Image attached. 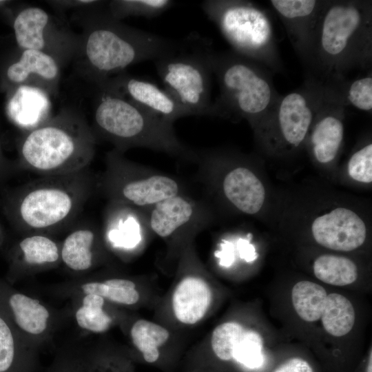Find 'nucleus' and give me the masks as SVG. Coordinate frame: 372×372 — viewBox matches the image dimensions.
<instances>
[{
	"mask_svg": "<svg viewBox=\"0 0 372 372\" xmlns=\"http://www.w3.org/2000/svg\"><path fill=\"white\" fill-rule=\"evenodd\" d=\"M112 89L143 108L174 124L188 112L165 89L149 81L132 76L125 71L105 81L98 87Z\"/></svg>",
	"mask_w": 372,
	"mask_h": 372,
	"instance_id": "obj_20",
	"label": "nucleus"
},
{
	"mask_svg": "<svg viewBox=\"0 0 372 372\" xmlns=\"http://www.w3.org/2000/svg\"><path fill=\"white\" fill-rule=\"evenodd\" d=\"M61 242L51 235L32 233L14 242L8 254L7 282H14L58 267L61 262Z\"/></svg>",
	"mask_w": 372,
	"mask_h": 372,
	"instance_id": "obj_17",
	"label": "nucleus"
},
{
	"mask_svg": "<svg viewBox=\"0 0 372 372\" xmlns=\"http://www.w3.org/2000/svg\"><path fill=\"white\" fill-rule=\"evenodd\" d=\"M177 262L176 277L167 298V311L176 324L192 327L208 315L214 293L194 242L183 250Z\"/></svg>",
	"mask_w": 372,
	"mask_h": 372,
	"instance_id": "obj_12",
	"label": "nucleus"
},
{
	"mask_svg": "<svg viewBox=\"0 0 372 372\" xmlns=\"http://www.w3.org/2000/svg\"><path fill=\"white\" fill-rule=\"evenodd\" d=\"M273 372H313L309 364L299 358L289 359L277 367Z\"/></svg>",
	"mask_w": 372,
	"mask_h": 372,
	"instance_id": "obj_37",
	"label": "nucleus"
},
{
	"mask_svg": "<svg viewBox=\"0 0 372 372\" xmlns=\"http://www.w3.org/2000/svg\"><path fill=\"white\" fill-rule=\"evenodd\" d=\"M313 273L323 282L344 286L354 282L358 278V268L350 259L339 256L324 254L314 261Z\"/></svg>",
	"mask_w": 372,
	"mask_h": 372,
	"instance_id": "obj_32",
	"label": "nucleus"
},
{
	"mask_svg": "<svg viewBox=\"0 0 372 372\" xmlns=\"http://www.w3.org/2000/svg\"><path fill=\"white\" fill-rule=\"evenodd\" d=\"M92 128L124 153L135 147L147 148L194 161L196 151L177 137L173 123L154 114L119 92L99 87Z\"/></svg>",
	"mask_w": 372,
	"mask_h": 372,
	"instance_id": "obj_5",
	"label": "nucleus"
},
{
	"mask_svg": "<svg viewBox=\"0 0 372 372\" xmlns=\"http://www.w3.org/2000/svg\"><path fill=\"white\" fill-rule=\"evenodd\" d=\"M70 300L71 313L76 325L88 333H106L116 325L121 326L130 316L126 309L96 295L83 294Z\"/></svg>",
	"mask_w": 372,
	"mask_h": 372,
	"instance_id": "obj_27",
	"label": "nucleus"
},
{
	"mask_svg": "<svg viewBox=\"0 0 372 372\" xmlns=\"http://www.w3.org/2000/svg\"><path fill=\"white\" fill-rule=\"evenodd\" d=\"M367 372H371V355L370 357L369 362L368 364Z\"/></svg>",
	"mask_w": 372,
	"mask_h": 372,
	"instance_id": "obj_44",
	"label": "nucleus"
},
{
	"mask_svg": "<svg viewBox=\"0 0 372 372\" xmlns=\"http://www.w3.org/2000/svg\"><path fill=\"white\" fill-rule=\"evenodd\" d=\"M349 176L355 181L370 183L372 181V144L369 143L355 152L347 164Z\"/></svg>",
	"mask_w": 372,
	"mask_h": 372,
	"instance_id": "obj_35",
	"label": "nucleus"
},
{
	"mask_svg": "<svg viewBox=\"0 0 372 372\" xmlns=\"http://www.w3.org/2000/svg\"><path fill=\"white\" fill-rule=\"evenodd\" d=\"M211 41L196 32L154 61L165 90L189 116H214Z\"/></svg>",
	"mask_w": 372,
	"mask_h": 372,
	"instance_id": "obj_7",
	"label": "nucleus"
},
{
	"mask_svg": "<svg viewBox=\"0 0 372 372\" xmlns=\"http://www.w3.org/2000/svg\"><path fill=\"white\" fill-rule=\"evenodd\" d=\"M329 86L305 77L297 89L280 98L255 128L266 134L269 145L276 149L299 148L307 138Z\"/></svg>",
	"mask_w": 372,
	"mask_h": 372,
	"instance_id": "obj_10",
	"label": "nucleus"
},
{
	"mask_svg": "<svg viewBox=\"0 0 372 372\" xmlns=\"http://www.w3.org/2000/svg\"><path fill=\"white\" fill-rule=\"evenodd\" d=\"M347 107L339 92L329 86L307 137L312 154L320 163H331L342 147Z\"/></svg>",
	"mask_w": 372,
	"mask_h": 372,
	"instance_id": "obj_18",
	"label": "nucleus"
},
{
	"mask_svg": "<svg viewBox=\"0 0 372 372\" xmlns=\"http://www.w3.org/2000/svg\"><path fill=\"white\" fill-rule=\"evenodd\" d=\"M96 136L81 112L62 108L39 126L23 132L17 144V165L41 176L76 172L92 161Z\"/></svg>",
	"mask_w": 372,
	"mask_h": 372,
	"instance_id": "obj_4",
	"label": "nucleus"
},
{
	"mask_svg": "<svg viewBox=\"0 0 372 372\" xmlns=\"http://www.w3.org/2000/svg\"><path fill=\"white\" fill-rule=\"evenodd\" d=\"M108 254L101 230L91 224L75 226L61 242V264L78 276H83L103 265Z\"/></svg>",
	"mask_w": 372,
	"mask_h": 372,
	"instance_id": "obj_21",
	"label": "nucleus"
},
{
	"mask_svg": "<svg viewBox=\"0 0 372 372\" xmlns=\"http://www.w3.org/2000/svg\"><path fill=\"white\" fill-rule=\"evenodd\" d=\"M324 329L333 336L347 334L355 322V311L351 302L339 293L327 295L320 317Z\"/></svg>",
	"mask_w": 372,
	"mask_h": 372,
	"instance_id": "obj_30",
	"label": "nucleus"
},
{
	"mask_svg": "<svg viewBox=\"0 0 372 372\" xmlns=\"http://www.w3.org/2000/svg\"><path fill=\"white\" fill-rule=\"evenodd\" d=\"M340 94L346 106L371 113L372 110V72L351 81H345L334 87Z\"/></svg>",
	"mask_w": 372,
	"mask_h": 372,
	"instance_id": "obj_34",
	"label": "nucleus"
},
{
	"mask_svg": "<svg viewBox=\"0 0 372 372\" xmlns=\"http://www.w3.org/2000/svg\"><path fill=\"white\" fill-rule=\"evenodd\" d=\"M149 230L163 240L167 254L178 260L195 236L208 225L210 212L204 201L185 193L168 198L143 211Z\"/></svg>",
	"mask_w": 372,
	"mask_h": 372,
	"instance_id": "obj_11",
	"label": "nucleus"
},
{
	"mask_svg": "<svg viewBox=\"0 0 372 372\" xmlns=\"http://www.w3.org/2000/svg\"><path fill=\"white\" fill-rule=\"evenodd\" d=\"M311 233L316 242L326 248L350 251L364 243L366 228L355 212L337 207L317 217L312 223Z\"/></svg>",
	"mask_w": 372,
	"mask_h": 372,
	"instance_id": "obj_22",
	"label": "nucleus"
},
{
	"mask_svg": "<svg viewBox=\"0 0 372 372\" xmlns=\"http://www.w3.org/2000/svg\"><path fill=\"white\" fill-rule=\"evenodd\" d=\"M48 3L59 10L71 8H84L94 6L100 1L92 0H75V1H48Z\"/></svg>",
	"mask_w": 372,
	"mask_h": 372,
	"instance_id": "obj_38",
	"label": "nucleus"
},
{
	"mask_svg": "<svg viewBox=\"0 0 372 372\" xmlns=\"http://www.w3.org/2000/svg\"><path fill=\"white\" fill-rule=\"evenodd\" d=\"M17 60L9 64L2 74L3 85L9 90L22 85H34L47 91L51 96L58 92L60 63L52 56L33 50H20Z\"/></svg>",
	"mask_w": 372,
	"mask_h": 372,
	"instance_id": "obj_23",
	"label": "nucleus"
},
{
	"mask_svg": "<svg viewBox=\"0 0 372 372\" xmlns=\"http://www.w3.org/2000/svg\"><path fill=\"white\" fill-rule=\"evenodd\" d=\"M372 65V1L326 0L317 20L305 77L336 87Z\"/></svg>",
	"mask_w": 372,
	"mask_h": 372,
	"instance_id": "obj_1",
	"label": "nucleus"
},
{
	"mask_svg": "<svg viewBox=\"0 0 372 372\" xmlns=\"http://www.w3.org/2000/svg\"><path fill=\"white\" fill-rule=\"evenodd\" d=\"M211 65L220 89L213 102L214 116L245 118L256 128L280 96L274 74L234 51L214 50Z\"/></svg>",
	"mask_w": 372,
	"mask_h": 372,
	"instance_id": "obj_6",
	"label": "nucleus"
},
{
	"mask_svg": "<svg viewBox=\"0 0 372 372\" xmlns=\"http://www.w3.org/2000/svg\"><path fill=\"white\" fill-rule=\"evenodd\" d=\"M238 248L240 258L246 262L254 261L258 256L254 245L250 244L249 240L239 239Z\"/></svg>",
	"mask_w": 372,
	"mask_h": 372,
	"instance_id": "obj_40",
	"label": "nucleus"
},
{
	"mask_svg": "<svg viewBox=\"0 0 372 372\" xmlns=\"http://www.w3.org/2000/svg\"><path fill=\"white\" fill-rule=\"evenodd\" d=\"M48 372H87L83 354L61 352L55 358Z\"/></svg>",
	"mask_w": 372,
	"mask_h": 372,
	"instance_id": "obj_36",
	"label": "nucleus"
},
{
	"mask_svg": "<svg viewBox=\"0 0 372 372\" xmlns=\"http://www.w3.org/2000/svg\"><path fill=\"white\" fill-rule=\"evenodd\" d=\"M147 230L149 231L143 211L121 203L109 202L101 229L109 251L121 256L134 254L140 248Z\"/></svg>",
	"mask_w": 372,
	"mask_h": 372,
	"instance_id": "obj_19",
	"label": "nucleus"
},
{
	"mask_svg": "<svg viewBox=\"0 0 372 372\" xmlns=\"http://www.w3.org/2000/svg\"><path fill=\"white\" fill-rule=\"evenodd\" d=\"M4 238H5L4 231L1 225H0V248L2 247V245L4 242Z\"/></svg>",
	"mask_w": 372,
	"mask_h": 372,
	"instance_id": "obj_43",
	"label": "nucleus"
},
{
	"mask_svg": "<svg viewBox=\"0 0 372 372\" xmlns=\"http://www.w3.org/2000/svg\"><path fill=\"white\" fill-rule=\"evenodd\" d=\"M326 0H270L293 50L304 65L314 28Z\"/></svg>",
	"mask_w": 372,
	"mask_h": 372,
	"instance_id": "obj_24",
	"label": "nucleus"
},
{
	"mask_svg": "<svg viewBox=\"0 0 372 372\" xmlns=\"http://www.w3.org/2000/svg\"><path fill=\"white\" fill-rule=\"evenodd\" d=\"M221 251H217L216 256L220 258V265L228 267L234 260L233 245L228 241H223L221 244Z\"/></svg>",
	"mask_w": 372,
	"mask_h": 372,
	"instance_id": "obj_39",
	"label": "nucleus"
},
{
	"mask_svg": "<svg viewBox=\"0 0 372 372\" xmlns=\"http://www.w3.org/2000/svg\"><path fill=\"white\" fill-rule=\"evenodd\" d=\"M218 186L226 200L242 213L255 214L263 205L265 198L263 184L247 167H231L220 179Z\"/></svg>",
	"mask_w": 372,
	"mask_h": 372,
	"instance_id": "obj_26",
	"label": "nucleus"
},
{
	"mask_svg": "<svg viewBox=\"0 0 372 372\" xmlns=\"http://www.w3.org/2000/svg\"><path fill=\"white\" fill-rule=\"evenodd\" d=\"M7 92V115L23 132L39 126L52 116L51 96L45 90L22 85Z\"/></svg>",
	"mask_w": 372,
	"mask_h": 372,
	"instance_id": "obj_25",
	"label": "nucleus"
},
{
	"mask_svg": "<svg viewBox=\"0 0 372 372\" xmlns=\"http://www.w3.org/2000/svg\"><path fill=\"white\" fill-rule=\"evenodd\" d=\"M37 352L0 309V372H33Z\"/></svg>",
	"mask_w": 372,
	"mask_h": 372,
	"instance_id": "obj_28",
	"label": "nucleus"
},
{
	"mask_svg": "<svg viewBox=\"0 0 372 372\" xmlns=\"http://www.w3.org/2000/svg\"><path fill=\"white\" fill-rule=\"evenodd\" d=\"M136 278L112 275L104 277H79L54 287V293L71 299L83 294H94L124 309H135L144 302L145 292Z\"/></svg>",
	"mask_w": 372,
	"mask_h": 372,
	"instance_id": "obj_16",
	"label": "nucleus"
},
{
	"mask_svg": "<svg viewBox=\"0 0 372 372\" xmlns=\"http://www.w3.org/2000/svg\"><path fill=\"white\" fill-rule=\"evenodd\" d=\"M233 51L258 63L273 74L284 70L269 12L245 0H207L201 3Z\"/></svg>",
	"mask_w": 372,
	"mask_h": 372,
	"instance_id": "obj_8",
	"label": "nucleus"
},
{
	"mask_svg": "<svg viewBox=\"0 0 372 372\" xmlns=\"http://www.w3.org/2000/svg\"><path fill=\"white\" fill-rule=\"evenodd\" d=\"M0 309L22 338L37 350L53 335L64 313L0 279Z\"/></svg>",
	"mask_w": 372,
	"mask_h": 372,
	"instance_id": "obj_14",
	"label": "nucleus"
},
{
	"mask_svg": "<svg viewBox=\"0 0 372 372\" xmlns=\"http://www.w3.org/2000/svg\"><path fill=\"white\" fill-rule=\"evenodd\" d=\"M88 168L63 175L43 176L18 187L4 209L12 225L24 234L51 235L76 218L96 187Z\"/></svg>",
	"mask_w": 372,
	"mask_h": 372,
	"instance_id": "obj_3",
	"label": "nucleus"
},
{
	"mask_svg": "<svg viewBox=\"0 0 372 372\" xmlns=\"http://www.w3.org/2000/svg\"><path fill=\"white\" fill-rule=\"evenodd\" d=\"M96 187L108 202L121 203L142 211L185 192L178 179L130 161L114 148L106 154L105 167L97 179Z\"/></svg>",
	"mask_w": 372,
	"mask_h": 372,
	"instance_id": "obj_9",
	"label": "nucleus"
},
{
	"mask_svg": "<svg viewBox=\"0 0 372 372\" xmlns=\"http://www.w3.org/2000/svg\"><path fill=\"white\" fill-rule=\"evenodd\" d=\"M19 50H33L54 57L61 65L75 58L80 36L62 19L43 9L28 6L20 10L12 23Z\"/></svg>",
	"mask_w": 372,
	"mask_h": 372,
	"instance_id": "obj_13",
	"label": "nucleus"
},
{
	"mask_svg": "<svg viewBox=\"0 0 372 372\" xmlns=\"http://www.w3.org/2000/svg\"><path fill=\"white\" fill-rule=\"evenodd\" d=\"M9 168V163L3 154L0 144V180L8 174Z\"/></svg>",
	"mask_w": 372,
	"mask_h": 372,
	"instance_id": "obj_41",
	"label": "nucleus"
},
{
	"mask_svg": "<svg viewBox=\"0 0 372 372\" xmlns=\"http://www.w3.org/2000/svg\"><path fill=\"white\" fill-rule=\"evenodd\" d=\"M173 3L169 0H114L108 1L106 10L118 21L132 16L152 19L168 10Z\"/></svg>",
	"mask_w": 372,
	"mask_h": 372,
	"instance_id": "obj_33",
	"label": "nucleus"
},
{
	"mask_svg": "<svg viewBox=\"0 0 372 372\" xmlns=\"http://www.w3.org/2000/svg\"><path fill=\"white\" fill-rule=\"evenodd\" d=\"M186 372H214V368L211 366H199L186 370Z\"/></svg>",
	"mask_w": 372,
	"mask_h": 372,
	"instance_id": "obj_42",
	"label": "nucleus"
},
{
	"mask_svg": "<svg viewBox=\"0 0 372 372\" xmlns=\"http://www.w3.org/2000/svg\"><path fill=\"white\" fill-rule=\"evenodd\" d=\"M126 331L131 349H128L135 363L140 362L165 371L170 370L178 360L172 347V333L165 326L145 318L130 320V316L121 325Z\"/></svg>",
	"mask_w": 372,
	"mask_h": 372,
	"instance_id": "obj_15",
	"label": "nucleus"
},
{
	"mask_svg": "<svg viewBox=\"0 0 372 372\" xmlns=\"http://www.w3.org/2000/svg\"><path fill=\"white\" fill-rule=\"evenodd\" d=\"M81 12L83 32L75 56L81 74L97 86L134 64L155 61L176 41L127 25L97 6Z\"/></svg>",
	"mask_w": 372,
	"mask_h": 372,
	"instance_id": "obj_2",
	"label": "nucleus"
},
{
	"mask_svg": "<svg viewBox=\"0 0 372 372\" xmlns=\"http://www.w3.org/2000/svg\"><path fill=\"white\" fill-rule=\"evenodd\" d=\"M82 354L87 372H135L128 349L102 344Z\"/></svg>",
	"mask_w": 372,
	"mask_h": 372,
	"instance_id": "obj_29",
	"label": "nucleus"
},
{
	"mask_svg": "<svg viewBox=\"0 0 372 372\" xmlns=\"http://www.w3.org/2000/svg\"><path fill=\"white\" fill-rule=\"evenodd\" d=\"M327 296L322 286L307 280L297 282L291 291L294 309L299 317L307 322H314L320 318Z\"/></svg>",
	"mask_w": 372,
	"mask_h": 372,
	"instance_id": "obj_31",
	"label": "nucleus"
}]
</instances>
